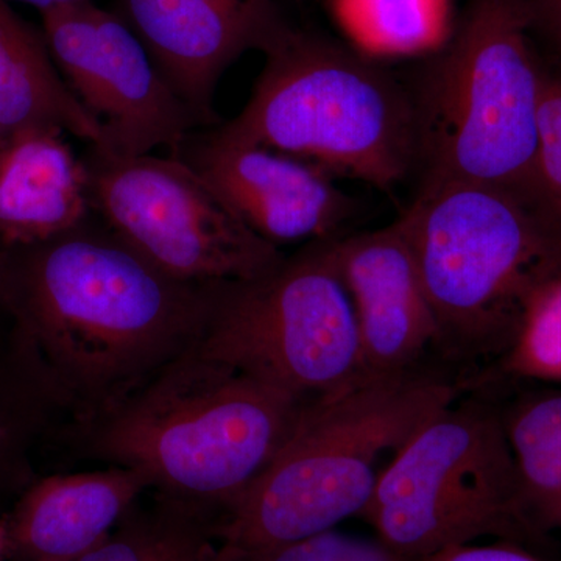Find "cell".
Wrapping results in <instances>:
<instances>
[{"instance_id":"1","label":"cell","mask_w":561,"mask_h":561,"mask_svg":"<svg viewBox=\"0 0 561 561\" xmlns=\"http://www.w3.org/2000/svg\"><path fill=\"white\" fill-rule=\"evenodd\" d=\"M11 250V301L49 360L72 427L110 412L194 348L224 284L169 278L94 214Z\"/></svg>"},{"instance_id":"2","label":"cell","mask_w":561,"mask_h":561,"mask_svg":"<svg viewBox=\"0 0 561 561\" xmlns=\"http://www.w3.org/2000/svg\"><path fill=\"white\" fill-rule=\"evenodd\" d=\"M306 405L195 345L69 437L83 459L138 470L151 493L216 524L268 467Z\"/></svg>"},{"instance_id":"3","label":"cell","mask_w":561,"mask_h":561,"mask_svg":"<svg viewBox=\"0 0 561 561\" xmlns=\"http://www.w3.org/2000/svg\"><path fill=\"white\" fill-rule=\"evenodd\" d=\"M460 387L426 365L309 402L268 467L214 524L217 545L268 548L362 518L390 461Z\"/></svg>"},{"instance_id":"4","label":"cell","mask_w":561,"mask_h":561,"mask_svg":"<svg viewBox=\"0 0 561 561\" xmlns=\"http://www.w3.org/2000/svg\"><path fill=\"white\" fill-rule=\"evenodd\" d=\"M529 0H470L448 43L408 88L415 106L420 186L472 183L546 210L538 179L541 68Z\"/></svg>"},{"instance_id":"5","label":"cell","mask_w":561,"mask_h":561,"mask_svg":"<svg viewBox=\"0 0 561 561\" xmlns=\"http://www.w3.org/2000/svg\"><path fill=\"white\" fill-rule=\"evenodd\" d=\"M264 54V68L239 116L213 127L220 136L381 191L419 172L411 91L381 62L289 24Z\"/></svg>"},{"instance_id":"6","label":"cell","mask_w":561,"mask_h":561,"mask_svg":"<svg viewBox=\"0 0 561 561\" xmlns=\"http://www.w3.org/2000/svg\"><path fill=\"white\" fill-rule=\"evenodd\" d=\"M400 219L434 309L445 359L497 356L527 291L561 268V230L548 214L472 183L420 186Z\"/></svg>"},{"instance_id":"7","label":"cell","mask_w":561,"mask_h":561,"mask_svg":"<svg viewBox=\"0 0 561 561\" xmlns=\"http://www.w3.org/2000/svg\"><path fill=\"white\" fill-rule=\"evenodd\" d=\"M362 518L408 561L481 538L537 537L502 413L456 400L404 443Z\"/></svg>"},{"instance_id":"8","label":"cell","mask_w":561,"mask_h":561,"mask_svg":"<svg viewBox=\"0 0 561 561\" xmlns=\"http://www.w3.org/2000/svg\"><path fill=\"white\" fill-rule=\"evenodd\" d=\"M197 346L305 404L367 378L353 306L327 241L257 278L221 284Z\"/></svg>"},{"instance_id":"9","label":"cell","mask_w":561,"mask_h":561,"mask_svg":"<svg viewBox=\"0 0 561 561\" xmlns=\"http://www.w3.org/2000/svg\"><path fill=\"white\" fill-rule=\"evenodd\" d=\"M81 162L92 214L169 278L203 286L253 279L286 260L176 158L88 146Z\"/></svg>"},{"instance_id":"10","label":"cell","mask_w":561,"mask_h":561,"mask_svg":"<svg viewBox=\"0 0 561 561\" xmlns=\"http://www.w3.org/2000/svg\"><path fill=\"white\" fill-rule=\"evenodd\" d=\"M55 65L117 157L171 153L205 122L169 88L146 47L117 13L91 2L41 13Z\"/></svg>"},{"instance_id":"11","label":"cell","mask_w":561,"mask_h":561,"mask_svg":"<svg viewBox=\"0 0 561 561\" xmlns=\"http://www.w3.org/2000/svg\"><path fill=\"white\" fill-rule=\"evenodd\" d=\"M171 157L190 165L251 232L279 250L339 238L357 213L327 173L279 151L224 138L213 127L191 133Z\"/></svg>"},{"instance_id":"12","label":"cell","mask_w":561,"mask_h":561,"mask_svg":"<svg viewBox=\"0 0 561 561\" xmlns=\"http://www.w3.org/2000/svg\"><path fill=\"white\" fill-rule=\"evenodd\" d=\"M328 253L353 306L367 376L426 367L440 332L400 217L379 230L327 241Z\"/></svg>"},{"instance_id":"13","label":"cell","mask_w":561,"mask_h":561,"mask_svg":"<svg viewBox=\"0 0 561 561\" xmlns=\"http://www.w3.org/2000/svg\"><path fill=\"white\" fill-rule=\"evenodd\" d=\"M169 88L206 127L219 125L214 94L225 70L247 50L264 51L287 22L264 21L213 0H116Z\"/></svg>"},{"instance_id":"14","label":"cell","mask_w":561,"mask_h":561,"mask_svg":"<svg viewBox=\"0 0 561 561\" xmlns=\"http://www.w3.org/2000/svg\"><path fill=\"white\" fill-rule=\"evenodd\" d=\"M150 490L133 468L51 476L25 493L7 519V561H76L119 526Z\"/></svg>"},{"instance_id":"15","label":"cell","mask_w":561,"mask_h":561,"mask_svg":"<svg viewBox=\"0 0 561 561\" xmlns=\"http://www.w3.org/2000/svg\"><path fill=\"white\" fill-rule=\"evenodd\" d=\"M92 214L87 173L61 131L22 130L0 144V243L49 241Z\"/></svg>"},{"instance_id":"16","label":"cell","mask_w":561,"mask_h":561,"mask_svg":"<svg viewBox=\"0 0 561 561\" xmlns=\"http://www.w3.org/2000/svg\"><path fill=\"white\" fill-rule=\"evenodd\" d=\"M0 125L22 130L70 133L103 147L101 124L84 110L55 65L44 35L0 0Z\"/></svg>"},{"instance_id":"17","label":"cell","mask_w":561,"mask_h":561,"mask_svg":"<svg viewBox=\"0 0 561 561\" xmlns=\"http://www.w3.org/2000/svg\"><path fill=\"white\" fill-rule=\"evenodd\" d=\"M346 43L375 61L426 58L454 32L453 0H328Z\"/></svg>"},{"instance_id":"18","label":"cell","mask_w":561,"mask_h":561,"mask_svg":"<svg viewBox=\"0 0 561 561\" xmlns=\"http://www.w3.org/2000/svg\"><path fill=\"white\" fill-rule=\"evenodd\" d=\"M502 420L531 526L561 531V390L524 398Z\"/></svg>"},{"instance_id":"19","label":"cell","mask_w":561,"mask_h":561,"mask_svg":"<svg viewBox=\"0 0 561 561\" xmlns=\"http://www.w3.org/2000/svg\"><path fill=\"white\" fill-rule=\"evenodd\" d=\"M150 496L149 505L140 497L105 541L76 561H213L219 548L214 519Z\"/></svg>"},{"instance_id":"20","label":"cell","mask_w":561,"mask_h":561,"mask_svg":"<svg viewBox=\"0 0 561 561\" xmlns=\"http://www.w3.org/2000/svg\"><path fill=\"white\" fill-rule=\"evenodd\" d=\"M494 360L508 378L561 386V268L527 291L511 341Z\"/></svg>"},{"instance_id":"21","label":"cell","mask_w":561,"mask_h":561,"mask_svg":"<svg viewBox=\"0 0 561 561\" xmlns=\"http://www.w3.org/2000/svg\"><path fill=\"white\" fill-rule=\"evenodd\" d=\"M213 561H408L391 551L378 537H362L331 529L302 538L257 549L217 548Z\"/></svg>"},{"instance_id":"22","label":"cell","mask_w":561,"mask_h":561,"mask_svg":"<svg viewBox=\"0 0 561 561\" xmlns=\"http://www.w3.org/2000/svg\"><path fill=\"white\" fill-rule=\"evenodd\" d=\"M537 162L542 202L561 228V79L548 70L542 77Z\"/></svg>"},{"instance_id":"23","label":"cell","mask_w":561,"mask_h":561,"mask_svg":"<svg viewBox=\"0 0 561 561\" xmlns=\"http://www.w3.org/2000/svg\"><path fill=\"white\" fill-rule=\"evenodd\" d=\"M413 561H542L522 542L500 540L490 545L468 542L453 546Z\"/></svg>"},{"instance_id":"24","label":"cell","mask_w":561,"mask_h":561,"mask_svg":"<svg viewBox=\"0 0 561 561\" xmlns=\"http://www.w3.org/2000/svg\"><path fill=\"white\" fill-rule=\"evenodd\" d=\"M531 31L540 32L561 50V0H529Z\"/></svg>"},{"instance_id":"25","label":"cell","mask_w":561,"mask_h":561,"mask_svg":"<svg viewBox=\"0 0 561 561\" xmlns=\"http://www.w3.org/2000/svg\"><path fill=\"white\" fill-rule=\"evenodd\" d=\"M213 2L219 3L221 7H227V9L238 11V13L260 18V20H283L275 0H213Z\"/></svg>"},{"instance_id":"26","label":"cell","mask_w":561,"mask_h":561,"mask_svg":"<svg viewBox=\"0 0 561 561\" xmlns=\"http://www.w3.org/2000/svg\"><path fill=\"white\" fill-rule=\"evenodd\" d=\"M9 2V0H5ZM13 2L27 3V5L35 7L41 13L46 11L65 9V7L79 5V3L90 2V0H13Z\"/></svg>"},{"instance_id":"27","label":"cell","mask_w":561,"mask_h":561,"mask_svg":"<svg viewBox=\"0 0 561 561\" xmlns=\"http://www.w3.org/2000/svg\"><path fill=\"white\" fill-rule=\"evenodd\" d=\"M7 548H9V541H7V519L0 516V561H7Z\"/></svg>"},{"instance_id":"28","label":"cell","mask_w":561,"mask_h":561,"mask_svg":"<svg viewBox=\"0 0 561 561\" xmlns=\"http://www.w3.org/2000/svg\"><path fill=\"white\" fill-rule=\"evenodd\" d=\"M3 139H5V133H3L2 125H0V144H2Z\"/></svg>"}]
</instances>
